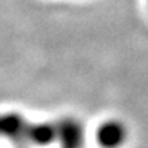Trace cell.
I'll list each match as a JSON object with an SVG mask.
<instances>
[{
  "mask_svg": "<svg viewBox=\"0 0 148 148\" xmlns=\"http://www.w3.org/2000/svg\"><path fill=\"white\" fill-rule=\"evenodd\" d=\"M0 137L22 145L59 143L60 148H81L84 144V126L74 118L36 123L18 114H0Z\"/></svg>",
  "mask_w": 148,
  "mask_h": 148,
  "instance_id": "6da1fadb",
  "label": "cell"
},
{
  "mask_svg": "<svg viewBox=\"0 0 148 148\" xmlns=\"http://www.w3.org/2000/svg\"><path fill=\"white\" fill-rule=\"evenodd\" d=\"M127 130L119 121H107L97 129L96 138L103 148H118L125 143Z\"/></svg>",
  "mask_w": 148,
  "mask_h": 148,
  "instance_id": "7a4b0ae2",
  "label": "cell"
}]
</instances>
